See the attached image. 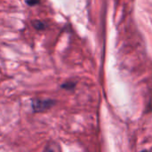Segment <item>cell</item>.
Wrapping results in <instances>:
<instances>
[{
  "instance_id": "2",
  "label": "cell",
  "mask_w": 152,
  "mask_h": 152,
  "mask_svg": "<svg viewBox=\"0 0 152 152\" xmlns=\"http://www.w3.org/2000/svg\"><path fill=\"white\" fill-rule=\"evenodd\" d=\"M34 26L37 29H43L45 28V25L44 23L40 22V21H35L34 22Z\"/></svg>"
},
{
  "instance_id": "3",
  "label": "cell",
  "mask_w": 152,
  "mask_h": 152,
  "mask_svg": "<svg viewBox=\"0 0 152 152\" xmlns=\"http://www.w3.org/2000/svg\"><path fill=\"white\" fill-rule=\"evenodd\" d=\"M38 0H27V4L29 5H34L36 4H37Z\"/></svg>"
},
{
  "instance_id": "1",
  "label": "cell",
  "mask_w": 152,
  "mask_h": 152,
  "mask_svg": "<svg viewBox=\"0 0 152 152\" xmlns=\"http://www.w3.org/2000/svg\"><path fill=\"white\" fill-rule=\"evenodd\" d=\"M54 104V102L50 100H36L32 103V107L34 111L41 112L50 109Z\"/></svg>"
}]
</instances>
